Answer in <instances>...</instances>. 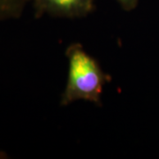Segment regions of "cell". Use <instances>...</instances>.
I'll return each mask as SVG.
<instances>
[{
    "mask_svg": "<svg viewBox=\"0 0 159 159\" xmlns=\"http://www.w3.org/2000/svg\"><path fill=\"white\" fill-rule=\"evenodd\" d=\"M35 18L79 19L87 17L96 9L95 0H31Z\"/></svg>",
    "mask_w": 159,
    "mask_h": 159,
    "instance_id": "obj_2",
    "label": "cell"
},
{
    "mask_svg": "<svg viewBox=\"0 0 159 159\" xmlns=\"http://www.w3.org/2000/svg\"><path fill=\"white\" fill-rule=\"evenodd\" d=\"M119 6L125 11H132L137 6L139 0H117Z\"/></svg>",
    "mask_w": 159,
    "mask_h": 159,
    "instance_id": "obj_4",
    "label": "cell"
},
{
    "mask_svg": "<svg viewBox=\"0 0 159 159\" xmlns=\"http://www.w3.org/2000/svg\"><path fill=\"white\" fill-rule=\"evenodd\" d=\"M31 0H0V22L21 17Z\"/></svg>",
    "mask_w": 159,
    "mask_h": 159,
    "instance_id": "obj_3",
    "label": "cell"
},
{
    "mask_svg": "<svg viewBox=\"0 0 159 159\" xmlns=\"http://www.w3.org/2000/svg\"><path fill=\"white\" fill-rule=\"evenodd\" d=\"M66 56L68 59V74L60 105L67 106L83 100L101 106L103 88L111 80V76L79 43L70 44Z\"/></svg>",
    "mask_w": 159,
    "mask_h": 159,
    "instance_id": "obj_1",
    "label": "cell"
}]
</instances>
